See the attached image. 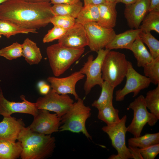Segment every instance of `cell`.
<instances>
[{
  "label": "cell",
  "instance_id": "obj_1",
  "mask_svg": "<svg viewBox=\"0 0 159 159\" xmlns=\"http://www.w3.org/2000/svg\"><path fill=\"white\" fill-rule=\"evenodd\" d=\"M54 16L50 1L7 0L0 4V20L8 21L27 29H37L44 27Z\"/></svg>",
  "mask_w": 159,
  "mask_h": 159
},
{
  "label": "cell",
  "instance_id": "obj_2",
  "mask_svg": "<svg viewBox=\"0 0 159 159\" xmlns=\"http://www.w3.org/2000/svg\"><path fill=\"white\" fill-rule=\"evenodd\" d=\"M17 140L22 148L21 159H44L50 156L56 147V140L51 135L33 131L24 127Z\"/></svg>",
  "mask_w": 159,
  "mask_h": 159
},
{
  "label": "cell",
  "instance_id": "obj_3",
  "mask_svg": "<svg viewBox=\"0 0 159 159\" xmlns=\"http://www.w3.org/2000/svg\"><path fill=\"white\" fill-rule=\"evenodd\" d=\"M84 51L85 48H68L59 43L48 47L46 53L54 75L58 77L64 73L80 57Z\"/></svg>",
  "mask_w": 159,
  "mask_h": 159
},
{
  "label": "cell",
  "instance_id": "obj_4",
  "mask_svg": "<svg viewBox=\"0 0 159 159\" xmlns=\"http://www.w3.org/2000/svg\"><path fill=\"white\" fill-rule=\"evenodd\" d=\"M91 108L85 105L83 100L79 98L61 117L59 131L81 132L88 139L92 140V137L88 132L85 126L86 121L91 115Z\"/></svg>",
  "mask_w": 159,
  "mask_h": 159
},
{
  "label": "cell",
  "instance_id": "obj_5",
  "mask_svg": "<svg viewBox=\"0 0 159 159\" xmlns=\"http://www.w3.org/2000/svg\"><path fill=\"white\" fill-rule=\"evenodd\" d=\"M125 55L119 52L109 51L102 67V77L115 87L121 84L125 77L128 68Z\"/></svg>",
  "mask_w": 159,
  "mask_h": 159
},
{
  "label": "cell",
  "instance_id": "obj_6",
  "mask_svg": "<svg viewBox=\"0 0 159 159\" xmlns=\"http://www.w3.org/2000/svg\"><path fill=\"white\" fill-rule=\"evenodd\" d=\"M144 98L142 95H140L128 106L129 108L133 110V117L131 123L127 127V132L132 134L134 137L141 135L143 129L146 124L153 126L158 120L148 111Z\"/></svg>",
  "mask_w": 159,
  "mask_h": 159
},
{
  "label": "cell",
  "instance_id": "obj_7",
  "mask_svg": "<svg viewBox=\"0 0 159 159\" xmlns=\"http://www.w3.org/2000/svg\"><path fill=\"white\" fill-rule=\"evenodd\" d=\"M127 118V116L125 115L119 122L112 125H106L102 128L103 131L108 135L112 146L117 152V154L111 155L108 159L132 158L129 149L126 145L125 135L127 127L125 123Z\"/></svg>",
  "mask_w": 159,
  "mask_h": 159
},
{
  "label": "cell",
  "instance_id": "obj_8",
  "mask_svg": "<svg viewBox=\"0 0 159 159\" xmlns=\"http://www.w3.org/2000/svg\"><path fill=\"white\" fill-rule=\"evenodd\" d=\"M109 50L102 49L97 51V55L94 59L92 55L89 56L87 61L79 70L86 75V79L84 84V89L86 95L96 85L101 87L104 80L102 77V67L104 59Z\"/></svg>",
  "mask_w": 159,
  "mask_h": 159
},
{
  "label": "cell",
  "instance_id": "obj_9",
  "mask_svg": "<svg viewBox=\"0 0 159 159\" xmlns=\"http://www.w3.org/2000/svg\"><path fill=\"white\" fill-rule=\"evenodd\" d=\"M83 26L88 39V46L92 51L97 52L105 48L116 34L113 28L103 26L97 22H89Z\"/></svg>",
  "mask_w": 159,
  "mask_h": 159
},
{
  "label": "cell",
  "instance_id": "obj_10",
  "mask_svg": "<svg viewBox=\"0 0 159 159\" xmlns=\"http://www.w3.org/2000/svg\"><path fill=\"white\" fill-rule=\"evenodd\" d=\"M74 101L67 94H59L52 89L43 97H40L35 103L38 109L54 112L61 117L70 109Z\"/></svg>",
  "mask_w": 159,
  "mask_h": 159
},
{
  "label": "cell",
  "instance_id": "obj_11",
  "mask_svg": "<svg viewBox=\"0 0 159 159\" xmlns=\"http://www.w3.org/2000/svg\"><path fill=\"white\" fill-rule=\"evenodd\" d=\"M125 77L126 82L124 87L116 91L115 100L117 101H123L126 95L131 92L133 93V97H135L141 90L148 87L151 83L148 78L137 72L129 61Z\"/></svg>",
  "mask_w": 159,
  "mask_h": 159
},
{
  "label": "cell",
  "instance_id": "obj_12",
  "mask_svg": "<svg viewBox=\"0 0 159 159\" xmlns=\"http://www.w3.org/2000/svg\"><path fill=\"white\" fill-rule=\"evenodd\" d=\"M33 117L32 122L28 127L32 131L46 135L59 131L61 118L56 113L52 114L48 110L38 109Z\"/></svg>",
  "mask_w": 159,
  "mask_h": 159
},
{
  "label": "cell",
  "instance_id": "obj_13",
  "mask_svg": "<svg viewBox=\"0 0 159 159\" xmlns=\"http://www.w3.org/2000/svg\"><path fill=\"white\" fill-rule=\"evenodd\" d=\"M22 102H15L7 100L4 97L2 90H0V115L3 117H8L14 113L30 114L33 116L38 112V109L35 103L27 100L25 96H20Z\"/></svg>",
  "mask_w": 159,
  "mask_h": 159
},
{
  "label": "cell",
  "instance_id": "obj_14",
  "mask_svg": "<svg viewBox=\"0 0 159 159\" xmlns=\"http://www.w3.org/2000/svg\"><path fill=\"white\" fill-rule=\"evenodd\" d=\"M85 76V75L79 71L63 78L49 77L47 78V80L50 83L52 89L56 93L62 95L72 94L77 100L80 98L76 92V85Z\"/></svg>",
  "mask_w": 159,
  "mask_h": 159
},
{
  "label": "cell",
  "instance_id": "obj_15",
  "mask_svg": "<svg viewBox=\"0 0 159 159\" xmlns=\"http://www.w3.org/2000/svg\"><path fill=\"white\" fill-rule=\"evenodd\" d=\"M58 40L59 44L68 48L81 49L88 45V41L83 25L76 23L67 30Z\"/></svg>",
  "mask_w": 159,
  "mask_h": 159
},
{
  "label": "cell",
  "instance_id": "obj_16",
  "mask_svg": "<svg viewBox=\"0 0 159 159\" xmlns=\"http://www.w3.org/2000/svg\"><path fill=\"white\" fill-rule=\"evenodd\" d=\"M150 0H137L134 3L125 5L124 14L129 27L137 29L148 13Z\"/></svg>",
  "mask_w": 159,
  "mask_h": 159
},
{
  "label": "cell",
  "instance_id": "obj_17",
  "mask_svg": "<svg viewBox=\"0 0 159 159\" xmlns=\"http://www.w3.org/2000/svg\"><path fill=\"white\" fill-rule=\"evenodd\" d=\"M25 125L22 119L11 116L3 117L0 122V139L15 142Z\"/></svg>",
  "mask_w": 159,
  "mask_h": 159
},
{
  "label": "cell",
  "instance_id": "obj_18",
  "mask_svg": "<svg viewBox=\"0 0 159 159\" xmlns=\"http://www.w3.org/2000/svg\"><path fill=\"white\" fill-rule=\"evenodd\" d=\"M142 30L140 28L132 29L116 34L112 41L105 47L109 50L113 49H126L131 50L132 44Z\"/></svg>",
  "mask_w": 159,
  "mask_h": 159
},
{
  "label": "cell",
  "instance_id": "obj_19",
  "mask_svg": "<svg viewBox=\"0 0 159 159\" xmlns=\"http://www.w3.org/2000/svg\"><path fill=\"white\" fill-rule=\"evenodd\" d=\"M116 1L106 2L98 5L99 18L98 24L103 26L113 28L116 26L117 11Z\"/></svg>",
  "mask_w": 159,
  "mask_h": 159
},
{
  "label": "cell",
  "instance_id": "obj_20",
  "mask_svg": "<svg viewBox=\"0 0 159 159\" xmlns=\"http://www.w3.org/2000/svg\"><path fill=\"white\" fill-rule=\"evenodd\" d=\"M22 56L29 65L38 64L42 57L40 48L36 43L26 38L22 44Z\"/></svg>",
  "mask_w": 159,
  "mask_h": 159
},
{
  "label": "cell",
  "instance_id": "obj_21",
  "mask_svg": "<svg viewBox=\"0 0 159 159\" xmlns=\"http://www.w3.org/2000/svg\"><path fill=\"white\" fill-rule=\"evenodd\" d=\"M22 150L21 143L0 139V159H16L20 157Z\"/></svg>",
  "mask_w": 159,
  "mask_h": 159
},
{
  "label": "cell",
  "instance_id": "obj_22",
  "mask_svg": "<svg viewBox=\"0 0 159 159\" xmlns=\"http://www.w3.org/2000/svg\"><path fill=\"white\" fill-rule=\"evenodd\" d=\"M137 61L138 67H143L150 62L153 59L151 54L148 50L139 35L133 42L131 50Z\"/></svg>",
  "mask_w": 159,
  "mask_h": 159
},
{
  "label": "cell",
  "instance_id": "obj_23",
  "mask_svg": "<svg viewBox=\"0 0 159 159\" xmlns=\"http://www.w3.org/2000/svg\"><path fill=\"white\" fill-rule=\"evenodd\" d=\"M37 30L25 28L8 21L0 20V34L7 38L19 34L36 33Z\"/></svg>",
  "mask_w": 159,
  "mask_h": 159
},
{
  "label": "cell",
  "instance_id": "obj_24",
  "mask_svg": "<svg viewBox=\"0 0 159 159\" xmlns=\"http://www.w3.org/2000/svg\"><path fill=\"white\" fill-rule=\"evenodd\" d=\"M83 7L80 1L73 4H53L52 9L54 15H63L76 19Z\"/></svg>",
  "mask_w": 159,
  "mask_h": 159
},
{
  "label": "cell",
  "instance_id": "obj_25",
  "mask_svg": "<svg viewBox=\"0 0 159 159\" xmlns=\"http://www.w3.org/2000/svg\"><path fill=\"white\" fill-rule=\"evenodd\" d=\"M101 87L102 90L100 97L92 104V107L98 110L107 105L113 104V94L115 87L105 81H104Z\"/></svg>",
  "mask_w": 159,
  "mask_h": 159
},
{
  "label": "cell",
  "instance_id": "obj_26",
  "mask_svg": "<svg viewBox=\"0 0 159 159\" xmlns=\"http://www.w3.org/2000/svg\"><path fill=\"white\" fill-rule=\"evenodd\" d=\"M99 18L98 5L84 6L76 19V22L83 25L89 22H98Z\"/></svg>",
  "mask_w": 159,
  "mask_h": 159
},
{
  "label": "cell",
  "instance_id": "obj_27",
  "mask_svg": "<svg viewBox=\"0 0 159 159\" xmlns=\"http://www.w3.org/2000/svg\"><path fill=\"white\" fill-rule=\"evenodd\" d=\"M159 143V132L147 133L128 140V146L142 149Z\"/></svg>",
  "mask_w": 159,
  "mask_h": 159
},
{
  "label": "cell",
  "instance_id": "obj_28",
  "mask_svg": "<svg viewBox=\"0 0 159 159\" xmlns=\"http://www.w3.org/2000/svg\"><path fill=\"white\" fill-rule=\"evenodd\" d=\"M98 119L110 125L119 122L120 119L119 116V110L114 107L113 104L107 105L98 110Z\"/></svg>",
  "mask_w": 159,
  "mask_h": 159
},
{
  "label": "cell",
  "instance_id": "obj_29",
  "mask_svg": "<svg viewBox=\"0 0 159 159\" xmlns=\"http://www.w3.org/2000/svg\"><path fill=\"white\" fill-rule=\"evenodd\" d=\"M139 28L144 32L154 31L159 34V11L148 12L142 21Z\"/></svg>",
  "mask_w": 159,
  "mask_h": 159
},
{
  "label": "cell",
  "instance_id": "obj_30",
  "mask_svg": "<svg viewBox=\"0 0 159 159\" xmlns=\"http://www.w3.org/2000/svg\"><path fill=\"white\" fill-rule=\"evenodd\" d=\"M147 108L158 120L159 119V84L154 89L149 91L144 98Z\"/></svg>",
  "mask_w": 159,
  "mask_h": 159
},
{
  "label": "cell",
  "instance_id": "obj_31",
  "mask_svg": "<svg viewBox=\"0 0 159 159\" xmlns=\"http://www.w3.org/2000/svg\"><path fill=\"white\" fill-rule=\"evenodd\" d=\"M143 67L144 76L150 79L151 83L159 84V57L153 59Z\"/></svg>",
  "mask_w": 159,
  "mask_h": 159
},
{
  "label": "cell",
  "instance_id": "obj_32",
  "mask_svg": "<svg viewBox=\"0 0 159 159\" xmlns=\"http://www.w3.org/2000/svg\"><path fill=\"white\" fill-rule=\"evenodd\" d=\"M139 37L143 42L149 48L153 58L159 57V41L152 35L150 32L142 31Z\"/></svg>",
  "mask_w": 159,
  "mask_h": 159
},
{
  "label": "cell",
  "instance_id": "obj_33",
  "mask_svg": "<svg viewBox=\"0 0 159 159\" xmlns=\"http://www.w3.org/2000/svg\"><path fill=\"white\" fill-rule=\"evenodd\" d=\"M0 56L11 60L22 56V44L17 42L0 49Z\"/></svg>",
  "mask_w": 159,
  "mask_h": 159
},
{
  "label": "cell",
  "instance_id": "obj_34",
  "mask_svg": "<svg viewBox=\"0 0 159 159\" xmlns=\"http://www.w3.org/2000/svg\"><path fill=\"white\" fill-rule=\"evenodd\" d=\"M50 23L54 26L68 29L75 25L76 19L65 16L54 15L51 19Z\"/></svg>",
  "mask_w": 159,
  "mask_h": 159
},
{
  "label": "cell",
  "instance_id": "obj_35",
  "mask_svg": "<svg viewBox=\"0 0 159 159\" xmlns=\"http://www.w3.org/2000/svg\"><path fill=\"white\" fill-rule=\"evenodd\" d=\"M67 29L54 26L49 30L43 39L44 43H49L60 39L65 33Z\"/></svg>",
  "mask_w": 159,
  "mask_h": 159
},
{
  "label": "cell",
  "instance_id": "obj_36",
  "mask_svg": "<svg viewBox=\"0 0 159 159\" xmlns=\"http://www.w3.org/2000/svg\"><path fill=\"white\" fill-rule=\"evenodd\" d=\"M139 151L143 159H154L159 154V143L145 148H139Z\"/></svg>",
  "mask_w": 159,
  "mask_h": 159
},
{
  "label": "cell",
  "instance_id": "obj_37",
  "mask_svg": "<svg viewBox=\"0 0 159 159\" xmlns=\"http://www.w3.org/2000/svg\"><path fill=\"white\" fill-rule=\"evenodd\" d=\"M128 148L129 149L132 158L134 159H143L140 153L138 148L129 146H128Z\"/></svg>",
  "mask_w": 159,
  "mask_h": 159
},
{
  "label": "cell",
  "instance_id": "obj_38",
  "mask_svg": "<svg viewBox=\"0 0 159 159\" xmlns=\"http://www.w3.org/2000/svg\"><path fill=\"white\" fill-rule=\"evenodd\" d=\"M148 11H159V0H150Z\"/></svg>",
  "mask_w": 159,
  "mask_h": 159
},
{
  "label": "cell",
  "instance_id": "obj_39",
  "mask_svg": "<svg viewBox=\"0 0 159 159\" xmlns=\"http://www.w3.org/2000/svg\"><path fill=\"white\" fill-rule=\"evenodd\" d=\"M80 0H49L50 3L53 4H73Z\"/></svg>",
  "mask_w": 159,
  "mask_h": 159
},
{
  "label": "cell",
  "instance_id": "obj_40",
  "mask_svg": "<svg viewBox=\"0 0 159 159\" xmlns=\"http://www.w3.org/2000/svg\"><path fill=\"white\" fill-rule=\"evenodd\" d=\"M84 6L88 5H98L106 2V0H83Z\"/></svg>",
  "mask_w": 159,
  "mask_h": 159
},
{
  "label": "cell",
  "instance_id": "obj_41",
  "mask_svg": "<svg viewBox=\"0 0 159 159\" xmlns=\"http://www.w3.org/2000/svg\"><path fill=\"white\" fill-rule=\"evenodd\" d=\"M38 89L40 93L41 94L45 95L49 92L50 90V87L46 83Z\"/></svg>",
  "mask_w": 159,
  "mask_h": 159
},
{
  "label": "cell",
  "instance_id": "obj_42",
  "mask_svg": "<svg viewBox=\"0 0 159 159\" xmlns=\"http://www.w3.org/2000/svg\"><path fill=\"white\" fill-rule=\"evenodd\" d=\"M137 0H116L117 3H121L127 5L132 4Z\"/></svg>",
  "mask_w": 159,
  "mask_h": 159
},
{
  "label": "cell",
  "instance_id": "obj_43",
  "mask_svg": "<svg viewBox=\"0 0 159 159\" xmlns=\"http://www.w3.org/2000/svg\"><path fill=\"white\" fill-rule=\"evenodd\" d=\"M27 2H40L45 1H49V0H21Z\"/></svg>",
  "mask_w": 159,
  "mask_h": 159
},
{
  "label": "cell",
  "instance_id": "obj_44",
  "mask_svg": "<svg viewBox=\"0 0 159 159\" xmlns=\"http://www.w3.org/2000/svg\"><path fill=\"white\" fill-rule=\"evenodd\" d=\"M45 81L43 80H41L39 81L37 84V87L38 88H39L42 86L46 83Z\"/></svg>",
  "mask_w": 159,
  "mask_h": 159
},
{
  "label": "cell",
  "instance_id": "obj_45",
  "mask_svg": "<svg viewBox=\"0 0 159 159\" xmlns=\"http://www.w3.org/2000/svg\"><path fill=\"white\" fill-rule=\"evenodd\" d=\"M116 0H106V2H111L115 1Z\"/></svg>",
  "mask_w": 159,
  "mask_h": 159
},
{
  "label": "cell",
  "instance_id": "obj_46",
  "mask_svg": "<svg viewBox=\"0 0 159 159\" xmlns=\"http://www.w3.org/2000/svg\"><path fill=\"white\" fill-rule=\"evenodd\" d=\"M7 0H0V4H2Z\"/></svg>",
  "mask_w": 159,
  "mask_h": 159
},
{
  "label": "cell",
  "instance_id": "obj_47",
  "mask_svg": "<svg viewBox=\"0 0 159 159\" xmlns=\"http://www.w3.org/2000/svg\"><path fill=\"white\" fill-rule=\"evenodd\" d=\"M1 37V35L0 34V39Z\"/></svg>",
  "mask_w": 159,
  "mask_h": 159
}]
</instances>
